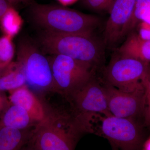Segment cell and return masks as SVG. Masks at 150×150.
<instances>
[{"mask_svg":"<svg viewBox=\"0 0 150 150\" xmlns=\"http://www.w3.org/2000/svg\"><path fill=\"white\" fill-rule=\"evenodd\" d=\"M35 42L45 54L63 55L95 71L103 64L105 46L94 34H58L40 30Z\"/></svg>","mask_w":150,"mask_h":150,"instance_id":"obj_1","label":"cell"},{"mask_svg":"<svg viewBox=\"0 0 150 150\" xmlns=\"http://www.w3.org/2000/svg\"><path fill=\"white\" fill-rule=\"evenodd\" d=\"M29 8L30 21L42 31L58 34H92L101 23L99 17L62 5L34 2Z\"/></svg>","mask_w":150,"mask_h":150,"instance_id":"obj_2","label":"cell"},{"mask_svg":"<svg viewBox=\"0 0 150 150\" xmlns=\"http://www.w3.org/2000/svg\"><path fill=\"white\" fill-rule=\"evenodd\" d=\"M86 132L74 114L47 110L33 130L29 143L37 150H74Z\"/></svg>","mask_w":150,"mask_h":150,"instance_id":"obj_3","label":"cell"},{"mask_svg":"<svg viewBox=\"0 0 150 150\" xmlns=\"http://www.w3.org/2000/svg\"><path fill=\"white\" fill-rule=\"evenodd\" d=\"M81 121L86 133L107 139L119 150H142L144 126L137 120L91 113L82 115Z\"/></svg>","mask_w":150,"mask_h":150,"instance_id":"obj_4","label":"cell"},{"mask_svg":"<svg viewBox=\"0 0 150 150\" xmlns=\"http://www.w3.org/2000/svg\"><path fill=\"white\" fill-rule=\"evenodd\" d=\"M17 62L24 72L26 85L35 91H54V79L48 56L35 40L23 37L19 40Z\"/></svg>","mask_w":150,"mask_h":150,"instance_id":"obj_5","label":"cell"},{"mask_svg":"<svg viewBox=\"0 0 150 150\" xmlns=\"http://www.w3.org/2000/svg\"><path fill=\"white\" fill-rule=\"evenodd\" d=\"M150 67L149 63L117 54L103 69L102 81L121 91L144 89Z\"/></svg>","mask_w":150,"mask_h":150,"instance_id":"obj_6","label":"cell"},{"mask_svg":"<svg viewBox=\"0 0 150 150\" xmlns=\"http://www.w3.org/2000/svg\"><path fill=\"white\" fill-rule=\"evenodd\" d=\"M51 64L54 91L68 98L95 77V71L86 65L63 55L48 56Z\"/></svg>","mask_w":150,"mask_h":150,"instance_id":"obj_7","label":"cell"},{"mask_svg":"<svg viewBox=\"0 0 150 150\" xmlns=\"http://www.w3.org/2000/svg\"><path fill=\"white\" fill-rule=\"evenodd\" d=\"M67 99L72 105V112L75 115L91 113L112 115L108 109L102 81L97 79L95 76Z\"/></svg>","mask_w":150,"mask_h":150,"instance_id":"obj_8","label":"cell"},{"mask_svg":"<svg viewBox=\"0 0 150 150\" xmlns=\"http://www.w3.org/2000/svg\"><path fill=\"white\" fill-rule=\"evenodd\" d=\"M102 82L108 109L112 115L137 121L139 117L143 118L145 103L144 89L125 92Z\"/></svg>","mask_w":150,"mask_h":150,"instance_id":"obj_9","label":"cell"},{"mask_svg":"<svg viewBox=\"0 0 150 150\" xmlns=\"http://www.w3.org/2000/svg\"><path fill=\"white\" fill-rule=\"evenodd\" d=\"M136 1L115 0L103 31L105 47L115 48L121 42V35L133 15Z\"/></svg>","mask_w":150,"mask_h":150,"instance_id":"obj_10","label":"cell"},{"mask_svg":"<svg viewBox=\"0 0 150 150\" xmlns=\"http://www.w3.org/2000/svg\"><path fill=\"white\" fill-rule=\"evenodd\" d=\"M9 93L8 99L11 104L22 108L37 123L45 118L46 108L26 85Z\"/></svg>","mask_w":150,"mask_h":150,"instance_id":"obj_11","label":"cell"},{"mask_svg":"<svg viewBox=\"0 0 150 150\" xmlns=\"http://www.w3.org/2000/svg\"><path fill=\"white\" fill-rule=\"evenodd\" d=\"M116 49L117 54L124 57L150 63V40L143 39L134 30L126 36Z\"/></svg>","mask_w":150,"mask_h":150,"instance_id":"obj_12","label":"cell"},{"mask_svg":"<svg viewBox=\"0 0 150 150\" xmlns=\"http://www.w3.org/2000/svg\"><path fill=\"white\" fill-rule=\"evenodd\" d=\"M32 132L0 126V150H21L30 141Z\"/></svg>","mask_w":150,"mask_h":150,"instance_id":"obj_13","label":"cell"},{"mask_svg":"<svg viewBox=\"0 0 150 150\" xmlns=\"http://www.w3.org/2000/svg\"><path fill=\"white\" fill-rule=\"evenodd\" d=\"M38 123L22 108L11 104L1 115L0 126L20 130L30 129Z\"/></svg>","mask_w":150,"mask_h":150,"instance_id":"obj_14","label":"cell"},{"mask_svg":"<svg viewBox=\"0 0 150 150\" xmlns=\"http://www.w3.org/2000/svg\"><path fill=\"white\" fill-rule=\"evenodd\" d=\"M26 85L24 72L17 62H12L0 75V91L9 92Z\"/></svg>","mask_w":150,"mask_h":150,"instance_id":"obj_15","label":"cell"},{"mask_svg":"<svg viewBox=\"0 0 150 150\" xmlns=\"http://www.w3.org/2000/svg\"><path fill=\"white\" fill-rule=\"evenodd\" d=\"M142 22L150 23V0H136L133 15L123 30L121 41L124 40Z\"/></svg>","mask_w":150,"mask_h":150,"instance_id":"obj_16","label":"cell"},{"mask_svg":"<svg viewBox=\"0 0 150 150\" xmlns=\"http://www.w3.org/2000/svg\"><path fill=\"white\" fill-rule=\"evenodd\" d=\"M23 24V20L17 10L11 6L0 20V28L4 35L13 38L17 35Z\"/></svg>","mask_w":150,"mask_h":150,"instance_id":"obj_17","label":"cell"},{"mask_svg":"<svg viewBox=\"0 0 150 150\" xmlns=\"http://www.w3.org/2000/svg\"><path fill=\"white\" fill-rule=\"evenodd\" d=\"M13 38L5 35L0 37V64L5 67L13 62L14 56L15 47Z\"/></svg>","mask_w":150,"mask_h":150,"instance_id":"obj_18","label":"cell"},{"mask_svg":"<svg viewBox=\"0 0 150 150\" xmlns=\"http://www.w3.org/2000/svg\"><path fill=\"white\" fill-rule=\"evenodd\" d=\"M115 0H82L84 6L97 13H109Z\"/></svg>","mask_w":150,"mask_h":150,"instance_id":"obj_19","label":"cell"},{"mask_svg":"<svg viewBox=\"0 0 150 150\" xmlns=\"http://www.w3.org/2000/svg\"><path fill=\"white\" fill-rule=\"evenodd\" d=\"M145 92L144 110L143 114V125L150 131V67L144 82Z\"/></svg>","mask_w":150,"mask_h":150,"instance_id":"obj_20","label":"cell"},{"mask_svg":"<svg viewBox=\"0 0 150 150\" xmlns=\"http://www.w3.org/2000/svg\"><path fill=\"white\" fill-rule=\"evenodd\" d=\"M139 26V33H137L140 37L143 39L150 40V23L146 22L140 23Z\"/></svg>","mask_w":150,"mask_h":150,"instance_id":"obj_21","label":"cell"},{"mask_svg":"<svg viewBox=\"0 0 150 150\" xmlns=\"http://www.w3.org/2000/svg\"><path fill=\"white\" fill-rule=\"evenodd\" d=\"M10 5L16 9L31 6L35 2L34 0H6Z\"/></svg>","mask_w":150,"mask_h":150,"instance_id":"obj_22","label":"cell"},{"mask_svg":"<svg viewBox=\"0 0 150 150\" xmlns=\"http://www.w3.org/2000/svg\"><path fill=\"white\" fill-rule=\"evenodd\" d=\"M11 104L5 92L0 91V117Z\"/></svg>","mask_w":150,"mask_h":150,"instance_id":"obj_23","label":"cell"},{"mask_svg":"<svg viewBox=\"0 0 150 150\" xmlns=\"http://www.w3.org/2000/svg\"><path fill=\"white\" fill-rule=\"evenodd\" d=\"M11 7L6 0H0V20Z\"/></svg>","mask_w":150,"mask_h":150,"instance_id":"obj_24","label":"cell"},{"mask_svg":"<svg viewBox=\"0 0 150 150\" xmlns=\"http://www.w3.org/2000/svg\"><path fill=\"white\" fill-rule=\"evenodd\" d=\"M142 150H150V135L145 140L143 144Z\"/></svg>","mask_w":150,"mask_h":150,"instance_id":"obj_25","label":"cell"},{"mask_svg":"<svg viewBox=\"0 0 150 150\" xmlns=\"http://www.w3.org/2000/svg\"><path fill=\"white\" fill-rule=\"evenodd\" d=\"M62 6H66L71 4L77 0H57Z\"/></svg>","mask_w":150,"mask_h":150,"instance_id":"obj_26","label":"cell"},{"mask_svg":"<svg viewBox=\"0 0 150 150\" xmlns=\"http://www.w3.org/2000/svg\"><path fill=\"white\" fill-rule=\"evenodd\" d=\"M29 144H30L29 146H27L26 148H24V149H23V148L21 150H37L31 144L29 143Z\"/></svg>","mask_w":150,"mask_h":150,"instance_id":"obj_27","label":"cell"},{"mask_svg":"<svg viewBox=\"0 0 150 150\" xmlns=\"http://www.w3.org/2000/svg\"><path fill=\"white\" fill-rule=\"evenodd\" d=\"M7 67H4L2 65L0 64V75L2 73L3 71Z\"/></svg>","mask_w":150,"mask_h":150,"instance_id":"obj_28","label":"cell"},{"mask_svg":"<svg viewBox=\"0 0 150 150\" xmlns=\"http://www.w3.org/2000/svg\"><path fill=\"white\" fill-rule=\"evenodd\" d=\"M112 147V150H119L118 149V148L115 147V146H113V145H111Z\"/></svg>","mask_w":150,"mask_h":150,"instance_id":"obj_29","label":"cell"}]
</instances>
